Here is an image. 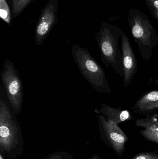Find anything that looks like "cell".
Returning a JSON list of instances; mask_svg holds the SVG:
<instances>
[{
	"label": "cell",
	"mask_w": 158,
	"mask_h": 159,
	"mask_svg": "<svg viewBox=\"0 0 158 159\" xmlns=\"http://www.w3.org/2000/svg\"><path fill=\"white\" fill-rule=\"evenodd\" d=\"M121 29L104 22L96 35L101 59L105 66L112 69L122 78L124 75L122 54L119 48V39Z\"/></svg>",
	"instance_id": "obj_2"
},
{
	"label": "cell",
	"mask_w": 158,
	"mask_h": 159,
	"mask_svg": "<svg viewBox=\"0 0 158 159\" xmlns=\"http://www.w3.org/2000/svg\"><path fill=\"white\" fill-rule=\"evenodd\" d=\"M90 159H102L97 154H95Z\"/></svg>",
	"instance_id": "obj_17"
},
{
	"label": "cell",
	"mask_w": 158,
	"mask_h": 159,
	"mask_svg": "<svg viewBox=\"0 0 158 159\" xmlns=\"http://www.w3.org/2000/svg\"><path fill=\"white\" fill-rule=\"evenodd\" d=\"M58 0H50L41 12L36 25L35 43L42 44L57 22Z\"/></svg>",
	"instance_id": "obj_7"
},
{
	"label": "cell",
	"mask_w": 158,
	"mask_h": 159,
	"mask_svg": "<svg viewBox=\"0 0 158 159\" xmlns=\"http://www.w3.org/2000/svg\"><path fill=\"white\" fill-rule=\"evenodd\" d=\"M135 124L143 129L140 133L144 138L158 144V121L155 114L148 115L144 118L137 119Z\"/></svg>",
	"instance_id": "obj_10"
},
{
	"label": "cell",
	"mask_w": 158,
	"mask_h": 159,
	"mask_svg": "<svg viewBox=\"0 0 158 159\" xmlns=\"http://www.w3.org/2000/svg\"><path fill=\"white\" fill-rule=\"evenodd\" d=\"M155 115H156V118L158 121V114H155Z\"/></svg>",
	"instance_id": "obj_20"
},
{
	"label": "cell",
	"mask_w": 158,
	"mask_h": 159,
	"mask_svg": "<svg viewBox=\"0 0 158 159\" xmlns=\"http://www.w3.org/2000/svg\"><path fill=\"white\" fill-rule=\"evenodd\" d=\"M98 127L101 138L109 147L112 148L119 157H122L125 150V144L129 138L118 124L97 114Z\"/></svg>",
	"instance_id": "obj_6"
},
{
	"label": "cell",
	"mask_w": 158,
	"mask_h": 159,
	"mask_svg": "<svg viewBox=\"0 0 158 159\" xmlns=\"http://www.w3.org/2000/svg\"><path fill=\"white\" fill-rule=\"evenodd\" d=\"M71 52L84 79L96 91L110 94L111 90L105 70L92 56L89 49L75 44L72 46Z\"/></svg>",
	"instance_id": "obj_4"
},
{
	"label": "cell",
	"mask_w": 158,
	"mask_h": 159,
	"mask_svg": "<svg viewBox=\"0 0 158 159\" xmlns=\"http://www.w3.org/2000/svg\"><path fill=\"white\" fill-rule=\"evenodd\" d=\"M155 83L156 85L158 86V78L156 80V81H155Z\"/></svg>",
	"instance_id": "obj_19"
},
{
	"label": "cell",
	"mask_w": 158,
	"mask_h": 159,
	"mask_svg": "<svg viewBox=\"0 0 158 159\" xmlns=\"http://www.w3.org/2000/svg\"><path fill=\"white\" fill-rule=\"evenodd\" d=\"M1 78L12 110L18 115L23 107V84L15 64L7 59L4 62Z\"/></svg>",
	"instance_id": "obj_5"
},
{
	"label": "cell",
	"mask_w": 158,
	"mask_h": 159,
	"mask_svg": "<svg viewBox=\"0 0 158 159\" xmlns=\"http://www.w3.org/2000/svg\"><path fill=\"white\" fill-rule=\"evenodd\" d=\"M0 159H6L5 155L1 152H0Z\"/></svg>",
	"instance_id": "obj_18"
},
{
	"label": "cell",
	"mask_w": 158,
	"mask_h": 159,
	"mask_svg": "<svg viewBox=\"0 0 158 159\" xmlns=\"http://www.w3.org/2000/svg\"><path fill=\"white\" fill-rule=\"evenodd\" d=\"M120 37L121 38L122 54L124 70L123 82L124 86L127 87L131 84L137 73L138 63L130 39L122 30H121Z\"/></svg>",
	"instance_id": "obj_8"
},
{
	"label": "cell",
	"mask_w": 158,
	"mask_h": 159,
	"mask_svg": "<svg viewBox=\"0 0 158 159\" xmlns=\"http://www.w3.org/2000/svg\"><path fill=\"white\" fill-rule=\"evenodd\" d=\"M43 159H74L73 156L66 151H58L47 156Z\"/></svg>",
	"instance_id": "obj_15"
},
{
	"label": "cell",
	"mask_w": 158,
	"mask_h": 159,
	"mask_svg": "<svg viewBox=\"0 0 158 159\" xmlns=\"http://www.w3.org/2000/svg\"><path fill=\"white\" fill-rule=\"evenodd\" d=\"M34 0H12L13 18H16Z\"/></svg>",
	"instance_id": "obj_12"
},
{
	"label": "cell",
	"mask_w": 158,
	"mask_h": 159,
	"mask_svg": "<svg viewBox=\"0 0 158 159\" xmlns=\"http://www.w3.org/2000/svg\"><path fill=\"white\" fill-rule=\"evenodd\" d=\"M96 114H101L117 124L133 119L132 116L128 110L115 108L105 104H101L100 109L96 108Z\"/></svg>",
	"instance_id": "obj_11"
},
{
	"label": "cell",
	"mask_w": 158,
	"mask_h": 159,
	"mask_svg": "<svg viewBox=\"0 0 158 159\" xmlns=\"http://www.w3.org/2000/svg\"><path fill=\"white\" fill-rule=\"evenodd\" d=\"M0 17L7 24H10L11 13L8 4L6 0H0Z\"/></svg>",
	"instance_id": "obj_13"
},
{
	"label": "cell",
	"mask_w": 158,
	"mask_h": 159,
	"mask_svg": "<svg viewBox=\"0 0 158 159\" xmlns=\"http://www.w3.org/2000/svg\"><path fill=\"white\" fill-rule=\"evenodd\" d=\"M134 113L137 115H152L158 110V90H153L140 97L132 108Z\"/></svg>",
	"instance_id": "obj_9"
},
{
	"label": "cell",
	"mask_w": 158,
	"mask_h": 159,
	"mask_svg": "<svg viewBox=\"0 0 158 159\" xmlns=\"http://www.w3.org/2000/svg\"><path fill=\"white\" fill-rule=\"evenodd\" d=\"M128 21L134 41L143 58L147 61L152 57L154 48L158 46V33L147 15L138 9L129 11Z\"/></svg>",
	"instance_id": "obj_3"
},
{
	"label": "cell",
	"mask_w": 158,
	"mask_h": 159,
	"mask_svg": "<svg viewBox=\"0 0 158 159\" xmlns=\"http://www.w3.org/2000/svg\"><path fill=\"white\" fill-rule=\"evenodd\" d=\"M24 141L22 131L15 114L5 101L0 99V152L9 159L23 153Z\"/></svg>",
	"instance_id": "obj_1"
},
{
	"label": "cell",
	"mask_w": 158,
	"mask_h": 159,
	"mask_svg": "<svg viewBox=\"0 0 158 159\" xmlns=\"http://www.w3.org/2000/svg\"><path fill=\"white\" fill-rule=\"evenodd\" d=\"M131 159H158V150L137 154Z\"/></svg>",
	"instance_id": "obj_16"
},
{
	"label": "cell",
	"mask_w": 158,
	"mask_h": 159,
	"mask_svg": "<svg viewBox=\"0 0 158 159\" xmlns=\"http://www.w3.org/2000/svg\"><path fill=\"white\" fill-rule=\"evenodd\" d=\"M149 12L158 20V0H145Z\"/></svg>",
	"instance_id": "obj_14"
}]
</instances>
